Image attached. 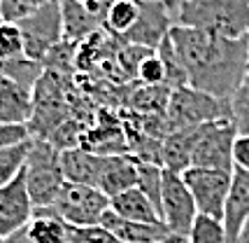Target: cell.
<instances>
[{"label":"cell","instance_id":"obj_1","mask_svg":"<svg viewBox=\"0 0 249 243\" xmlns=\"http://www.w3.org/2000/svg\"><path fill=\"white\" fill-rule=\"evenodd\" d=\"M170 42L189 87L214 99L231 101L249 73V35L221 38L198 28L173 26Z\"/></svg>","mask_w":249,"mask_h":243},{"label":"cell","instance_id":"obj_2","mask_svg":"<svg viewBox=\"0 0 249 243\" xmlns=\"http://www.w3.org/2000/svg\"><path fill=\"white\" fill-rule=\"evenodd\" d=\"M173 26L198 28L221 38H247L249 0H186L173 14Z\"/></svg>","mask_w":249,"mask_h":243},{"label":"cell","instance_id":"obj_3","mask_svg":"<svg viewBox=\"0 0 249 243\" xmlns=\"http://www.w3.org/2000/svg\"><path fill=\"white\" fill-rule=\"evenodd\" d=\"M26 187L35 208H52L58 192L65 185V176L61 168V150L47 138L31 141V152L26 159Z\"/></svg>","mask_w":249,"mask_h":243},{"label":"cell","instance_id":"obj_4","mask_svg":"<svg viewBox=\"0 0 249 243\" xmlns=\"http://www.w3.org/2000/svg\"><path fill=\"white\" fill-rule=\"evenodd\" d=\"M214 120H233L231 101L214 99L198 89L182 87L170 91L165 105V129L168 133L196 129Z\"/></svg>","mask_w":249,"mask_h":243},{"label":"cell","instance_id":"obj_5","mask_svg":"<svg viewBox=\"0 0 249 243\" xmlns=\"http://www.w3.org/2000/svg\"><path fill=\"white\" fill-rule=\"evenodd\" d=\"M52 210L75 229H89L98 227L103 215L109 210V197L91 185L65 182L52 203Z\"/></svg>","mask_w":249,"mask_h":243},{"label":"cell","instance_id":"obj_6","mask_svg":"<svg viewBox=\"0 0 249 243\" xmlns=\"http://www.w3.org/2000/svg\"><path fill=\"white\" fill-rule=\"evenodd\" d=\"M19 28L26 40V56L42 63L56 44H61V38H65L61 0H52L44 7L28 14L19 21Z\"/></svg>","mask_w":249,"mask_h":243},{"label":"cell","instance_id":"obj_7","mask_svg":"<svg viewBox=\"0 0 249 243\" xmlns=\"http://www.w3.org/2000/svg\"><path fill=\"white\" fill-rule=\"evenodd\" d=\"M235 138H238V129H235L233 120H214L203 124L200 133H198L191 166L214 168V171H233Z\"/></svg>","mask_w":249,"mask_h":243},{"label":"cell","instance_id":"obj_8","mask_svg":"<svg viewBox=\"0 0 249 243\" xmlns=\"http://www.w3.org/2000/svg\"><path fill=\"white\" fill-rule=\"evenodd\" d=\"M186 187L196 201V208L200 215H210L224 222V206H226L233 171H214V168H186L184 173Z\"/></svg>","mask_w":249,"mask_h":243},{"label":"cell","instance_id":"obj_9","mask_svg":"<svg viewBox=\"0 0 249 243\" xmlns=\"http://www.w3.org/2000/svg\"><path fill=\"white\" fill-rule=\"evenodd\" d=\"M161 218L173 236L184 239L191 232V224L198 218V208L186 187L182 173L163 168V189H161Z\"/></svg>","mask_w":249,"mask_h":243},{"label":"cell","instance_id":"obj_10","mask_svg":"<svg viewBox=\"0 0 249 243\" xmlns=\"http://www.w3.org/2000/svg\"><path fill=\"white\" fill-rule=\"evenodd\" d=\"M35 206L26 187V173H19L12 182L0 187V239H12L31 222Z\"/></svg>","mask_w":249,"mask_h":243},{"label":"cell","instance_id":"obj_11","mask_svg":"<svg viewBox=\"0 0 249 243\" xmlns=\"http://www.w3.org/2000/svg\"><path fill=\"white\" fill-rule=\"evenodd\" d=\"M170 28H173V14L168 12L163 0H140V17L135 26L124 35V40L128 44H138L156 52L168 38Z\"/></svg>","mask_w":249,"mask_h":243},{"label":"cell","instance_id":"obj_12","mask_svg":"<svg viewBox=\"0 0 249 243\" xmlns=\"http://www.w3.org/2000/svg\"><path fill=\"white\" fill-rule=\"evenodd\" d=\"M98 227H103L105 232H109L121 243H179V241H184V239L173 236L170 229L165 227V222L144 224V222L124 220V218H119L112 210H107L103 215V220H100Z\"/></svg>","mask_w":249,"mask_h":243},{"label":"cell","instance_id":"obj_13","mask_svg":"<svg viewBox=\"0 0 249 243\" xmlns=\"http://www.w3.org/2000/svg\"><path fill=\"white\" fill-rule=\"evenodd\" d=\"M75 227L58 218L52 208H35L31 222L7 243H70Z\"/></svg>","mask_w":249,"mask_h":243},{"label":"cell","instance_id":"obj_14","mask_svg":"<svg viewBox=\"0 0 249 243\" xmlns=\"http://www.w3.org/2000/svg\"><path fill=\"white\" fill-rule=\"evenodd\" d=\"M105 162H107V155H98L93 150H84V147L61 150V168H63L65 182L98 187Z\"/></svg>","mask_w":249,"mask_h":243},{"label":"cell","instance_id":"obj_15","mask_svg":"<svg viewBox=\"0 0 249 243\" xmlns=\"http://www.w3.org/2000/svg\"><path fill=\"white\" fill-rule=\"evenodd\" d=\"M249 218V173L233 168V182L224 206V229L228 243H238V236Z\"/></svg>","mask_w":249,"mask_h":243},{"label":"cell","instance_id":"obj_16","mask_svg":"<svg viewBox=\"0 0 249 243\" xmlns=\"http://www.w3.org/2000/svg\"><path fill=\"white\" fill-rule=\"evenodd\" d=\"M138 157L128 155V152H119V155H107L103 176L98 182V189L105 192L109 199L117 197L121 192L130 187H138Z\"/></svg>","mask_w":249,"mask_h":243},{"label":"cell","instance_id":"obj_17","mask_svg":"<svg viewBox=\"0 0 249 243\" xmlns=\"http://www.w3.org/2000/svg\"><path fill=\"white\" fill-rule=\"evenodd\" d=\"M109 210L117 213L124 220L144 222V224H159L163 222L159 208L152 203V199L140 187H130L109 199Z\"/></svg>","mask_w":249,"mask_h":243},{"label":"cell","instance_id":"obj_18","mask_svg":"<svg viewBox=\"0 0 249 243\" xmlns=\"http://www.w3.org/2000/svg\"><path fill=\"white\" fill-rule=\"evenodd\" d=\"M198 133H200V126L168 133L161 147L163 168L175 171V173H184L186 168H191L194 150H196V143H198Z\"/></svg>","mask_w":249,"mask_h":243},{"label":"cell","instance_id":"obj_19","mask_svg":"<svg viewBox=\"0 0 249 243\" xmlns=\"http://www.w3.org/2000/svg\"><path fill=\"white\" fill-rule=\"evenodd\" d=\"M33 117V96L17 82L0 75V124H28Z\"/></svg>","mask_w":249,"mask_h":243},{"label":"cell","instance_id":"obj_20","mask_svg":"<svg viewBox=\"0 0 249 243\" xmlns=\"http://www.w3.org/2000/svg\"><path fill=\"white\" fill-rule=\"evenodd\" d=\"M63 10V35L68 40H82L84 35L93 33L100 21L84 7L82 0H61Z\"/></svg>","mask_w":249,"mask_h":243},{"label":"cell","instance_id":"obj_21","mask_svg":"<svg viewBox=\"0 0 249 243\" xmlns=\"http://www.w3.org/2000/svg\"><path fill=\"white\" fill-rule=\"evenodd\" d=\"M0 75L10 78L12 82H17L23 91L33 94V89L37 87V82L42 78V63H40V61H33L28 56L0 61Z\"/></svg>","mask_w":249,"mask_h":243},{"label":"cell","instance_id":"obj_22","mask_svg":"<svg viewBox=\"0 0 249 243\" xmlns=\"http://www.w3.org/2000/svg\"><path fill=\"white\" fill-rule=\"evenodd\" d=\"M138 17H140V0H114L109 5L103 28L114 38H124L135 26Z\"/></svg>","mask_w":249,"mask_h":243},{"label":"cell","instance_id":"obj_23","mask_svg":"<svg viewBox=\"0 0 249 243\" xmlns=\"http://www.w3.org/2000/svg\"><path fill=\"white\" fill-rule=\"evenodd\" d=\"M31 141L0 150V187L12 182L26 168V159H28V152H31Z\"/></svg>","mask_w":249,"mask_h":243},{"label":"cell","instance_id":"obj_24","mask_svg":"<svg viewBox=\"0 0 249 243\" xmlns=\"http://www.w3.org/2000/svg\"><path fill=\"white\" fill-rule=\"evenodd\" d=\"M186 243H228L224 222L198 213V218L191 224V232L186 236Z\"/></svg>","mask_w":249,"mask_h":243},{"label":"cell","instance_id":"obj_25","mask_svg":"<svg viewBox=\"0 0 249 243\" xmlns=\"http://www.w3.org/2000/svg\"><path fill=\"white\" fill-rule=\"evenodd\" d=\"M138 187L152 199V203L161 213V189H163V166L138 159Z\"/></svg>","mask_w":249,"mask_h":243},{"label":"cell","instance_id":"obj_26","mask_svg":"<svg viewBox=\"0 0 249 243\" xmlns=\"http://www.w3.org/2000/svg\"><path fill=\"white\" fill-rule=\"evenodd\" d=\"M26 56V40L19 23L0 21V61Z\"/></svg>","mask_w":249,"mask_h":243},{"label":"cell","instance_id":"obj_27","mask_svg":"<svg viewBox=\"0 0 249 243\" xmlns=\"http://www.w3.org/2000/svg\"><path fill=\"white\" fill-rule=\"evenodd\" d=\"M231 108H233V124L238 133H249V73L245 75L238 91L233 94Z\"/></svg>","mask_w":249,"mask_h":243},{"label":"cell","instance_id":"obj_28","mask_svg":"<svg viewBox=\"0 0 249 243\" xmlns=\"http://www.w3.org/2000/svg\"><path fill=\"white\" fill-rule=\"evenodd\" d=\"M138 78H140L147 87H163V84L168 82V70H165V63H163V59L156 54V52H152V54L140 63Z\"/></svg>","mask_w":249,"mask_h":243},{"label":"cell","instance_id":"obj_29","mask_svg":"<svg viewBox=\"0 0 249 243\" xmlns=\"http://www.w3.org/2000/svg\"><path fill=\"white\" fill-rule=\"evenodd\" d=\"M52 0H2V21L19 23L35 10L44 7Z\"/></svg>","mask_w":249,"mask_h":243},{"label":"cell","instance_id":"obj_30","mask_svg":"<svg viewBox=\"0 0 249 243\" xmlns=\"http://www.w3.org/2000/svg\"><path fill=\"white\" fill-rule=\"evenodd\" d=\"M31 138H33V131L28 124H0V150L28 143Z\"/></svg>","mask_w":249,"mask_h":243},{"label":"cell","instance_id":"obj_31","mask_svg":"<svg viewBox=\"0 0 249 243\" xmlns=\"http://www.w3.org/2000/svg\"><path fill=\"white\" fill-rule=\"evenodd\" d=\"M233 168L249 173V133H238L233 143Z\"/></svg>","mask_w":249,"mask_h":243},{"label":"cell","instance_id":"obj_32","mask_svg":"<svg viewBox=\"0 0 249 243\" xmlns=\"http://www.w3.org/2000/svg\"><path fill=\"white\" fill-rule=\"evenodd\" d=\"M163 2H165L168 12H170V14H175V12H177L179 7H182V5H184L186 0H163Z\"/></svg>","mask_w":249,"mask_h":243},{"label":"cell","instance_id":"obj_33","mask_svg":"<svg viewBox=\"0 0 249 243\" xmlns=\"http://www.w3.org/2000/svg\"><path fill=\"white\" fill-rule=\"evenodd\" d=\"M238 243H249V218H247V222H245V227H242V232H240V236H238Z\"/></svg>","mask_w":249,"mask_h":243},{"label":"cell","instance_id":"obj_34","mask_svg":"<svg viewBox=\"0 0 249 243\" xmlns=\"http://www.w3.org/2000/svg\"><path fill=\"white\" fill-rule=\"evenodd\" d=\"M0 21H2V0H0Z\"/></svg>","mask_w":249,"mask_h":243},{"label":"cell","instance_id":"obj_35","mask_svg":"<svg viewBox=\"0 0 249 243\" xmlns=\"http://www.w3.org/2000/svg\"><path fill=\"white\" fill-rule=\"evenodd\" d=\"M0 243H7V241H5V239H0Z\"/></svg>","mask_w":249,"mask_h":243},{"label":"cell","instance_id":"obj_36","mask_svg":"<svg viewBox=\"0 0 249 243\" xmlns=\"http://www.w3.org/2000/svg\"><path fill=\"white\" fill-rule=\"evenodd\" d=\"M179 243H186V241H179Z\"/></svg>","mask_w":249,"mask_h":243}]
</instances>
